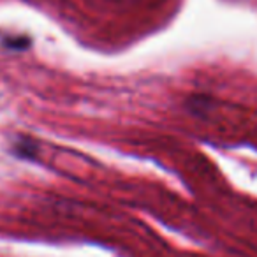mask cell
I'll use <instances>...</instances> for the list:
<instances>
[{
	"mask_svg": "<svg viewBox=\"0 0 257 257\" xmlns=\"http://www.w3.org/2000/svg\"><path fill=\"white\" fill-rule=\"evenodd\" d=\"M15 155L22 159H29L34 161L37 155V143L34 140H18L15 147Z\"/></svg>",
	"mask_w": 257,
	"mask_h": 257,
	"instance_id": "6da1fadb",
	"label": "cell"
},
{
	"mask_svg": "<svg viewBox=\"0 0 257 257\" xmlns=\"http://www.w3.org/2000/svg\"><path fill=\"white\" fill-rule=\"evenodd\" d=\"M6 44L13 50H25L29 46V39H8Z\"/></svg>",
	"mask_w": 257,
	"mask_h": 257,
	"instance_id": "7a4b0ae2",
	"label": "cell"
}]
</instances>
